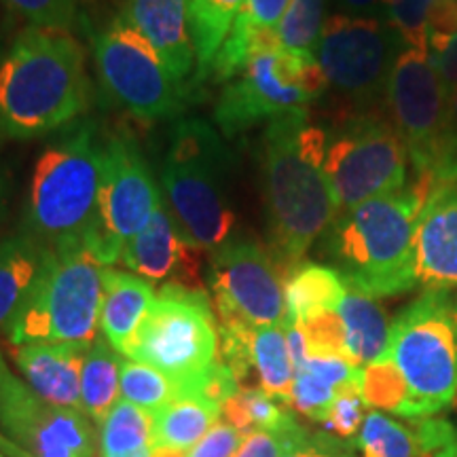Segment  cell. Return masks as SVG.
<instances>
[{
	"mask_svg": "<svg viewBox=\"0 0 457 457\" xmlns=\"http://www.w3.org/2000/svg\"><path fill=\"white\" fill-rule=\"evenodd\" d=\"M327 129L307 111L273 119L262 134V204L270 250L286 278L339 216L324 171Z\"/></svg>",
	"mask_w": 457,
	"mask_h": 457,
	"instance_id": "6da1fadb",
	"label": "cell"
},
{
	"mask_svg": "<svg viewBox=\"0 0 457 457\" xmlns=\"http://www.w3.org/2000/svg\"><path fill=\"white\" fill-rule=\"evenodd\" d=\"M85 54L68 32L28 26L0 60V138L34 140L89 108Z\"/></svg>",
	"mask_w": 457,
	"mask_h": 457,
	"instance_id": "7a4b0ae2",
	"label": "cell"
},
{
	"mask_svg": "<svg viewBox=\"0 0 457 457\" xmlns=\"http://www.w3.org/2000/svg\"><path fill=\"white\" fill-rule=\"evenodd\" d=\"M421 210L424 199L407 185L339 212L322 236V253L347 288L379 299L417 286L415 228Z\"/></svg>",
	"mask_w": 457,
	"mask_h": 457,
	"instance_id": "3957f363",
	"label": "cell"
},
{
	"mask_svg": "<svg viewBox=\"0 0 457 457\" xmlns=\"http://www.w3.org/2000/svg\"><path fill=\"white\" fill-rule=\"evenodd\" d=\"M104 145L96 123L74 125L45 148L34 165L24 208V233L49 248L83 245L102 185Z\"/></svg>",
	"mask_w": 457,
	"mask_h": 457,
	"instance_id": "277c9868",
	"label": "cell"
},
{
	"mask_svg": "<svg viewBox=\"0 0 457 457\" xmlns=\"http://www.w3.org/2000/svg\"><path fill=\"white\" fill-rule=\"evenodd\" d=\"M231 155L210 123L185 119L171 128L163 159V205L197 250L214 253L231 237L236 212L228 202Z\"/></svg>",
	"mask_w": 457,
	"mask_h": 457,
	"instance_id": "5b68a950",
	"label": "cell"
},
{
	"mask_svg": "<svg viewBox=\"0 0 457 457\" xmlns=\"http://www.w3.org/2000/svg\"><path fill=\"white\" fill-rule=\"evenodd\" d=\"M104 270L79 245L49 248L37 284L4 335L15 347L28 343L89 345L100 324Z\"/></svg>",
	"mask_w": 457,
	"mask_h": 457,
	"instance_id": "8992f818",
	"label": "cell"
},
{
	"mask_svg": "<svg viewBox=\"0 0 457 457\" xmlns=\"http://www.w3.org/2000/svg\"><path fill=\"white\" fill-rule=\"evenodd\" d=\"M386 356L409 387L407 420L430 417L457 396V299L426 290L398 313Z\"/></svg>",
	"mask_w": 457,
	"mask_h": 457,
	"instance_id": "52a82bcc",
	"label": "cell"
},
{
	"mask_svg": "<svg viewBox=\"0 0 457 457\" xmlns=\"http://www.w3.org/2000/svg\"><path fill=\"white\" fill-rule=\"evenodd\" d=\"M328 83L316 55L284 49L278 34L261 38L248 62L219 96L214 121L225 138L261 121L286 117L310 108L327 94Z\"/></svg>",
	"mask_w": 457,
	"mask_h": 457,
	"instance_id": "ba28073f",
	"label": "cell"
},
{
	"mask_svg": "<svg viewBox=\"0 0 457 457\" xmlns=\"http://www.w3.org/2000/svg\"><path fill=\"white\" fill-rule=\"evenodd\" d=\"M123 356L159 369L191 396L219 360V327L208 293L163 284Z\"/></svg>",
	"mask_w": 457,
	"mask_h": 457,
	"instance_id": "9c48e42d",
	"label": "cell"
},
{
	"mask_svg": "<svg viewBox=\"0 0 457 457\" xmlns=\"http://www.w3.org/2000/svg\"><path fill=\"white\" fill-rule=\"evenodd\" d=\"M324 171L339 212H345L407 187L409 151L387 114H345L333 129H327Z\"/></svg>",
	"mask_w": 457,
	"mask_h": 457,
	"instance_id": "30bf717a",
	"label": "cell"
},
{
	"mask_svg": "<svg viewBox=\"0 0 457 457\" xmlns=\"http://www.w3.org/2000/svg\"><path fill=\"white\" fill-rule=\"evenodd\" d=\"M398 34L384 17L333 13L327 17L316 60L328 87L350 112L377 111L392 66L403 51Z\"/></svg>",
	"mask_w": 457,
	"mask_h": 457,
	"instance_id": "8fae6325",
	"label": "cell"
},
{
	"mask_svg": "<svg viewBox=\"0 0 457 457\" xmlns=\"http://www.w3.org/2000/svg\"><path fill=\"white\" fill-rule=\"evenodd\" d=\"M162 205L159 187L153 179L138 142L119 131L104 142L98 208L83 248L102 265L121 261L125 244L138 236Z\"/></svg>",
	"mask_w": 457,
	"mask_h": 457,
	"instance_id": "7c38bea8",
	"label": "cell"
},
{
	"mask_svg": "<svg viewBox=\"0 0 457 457\" xmlns=\"http://www.w3.org/2000/svg\"><path fill=\"white\" fill-rule=\"evenodd\" d=\"M102 87L111 98L145 121H162L185 111V89L163 66L142 34L121 17L91 37Z\"/></svg>",
	"mask_w": 457,
	"mask_h": 457,
	"instance_id": "4fadbf2b",
	"label": "cell"
},
{
	"mask_svg": "<svg viewBox=\"0 0 457 457\" xmlns=\"http://www.w3.org/2000/svg\"><path fill=\"white\" fill-rule=\"evenodd\" d=\"M219 324L282 327L286 322V273L270 248L254 237H233L208 262Z\"/></svg>",
	"mask_w": 457,
	"mask_h": 457,
	"instance_id": "5bb4252c",
	"label": "cell"
},
{
	"mask_svg": "<svg viewBox=\"0 0 457 457\" xmlns=\"http://www.w3.org/2000/svg\"><path fill=\"white\" fill-rule=\"evenodd\" d=\"M94 421L54 407L11 373L0 356V451L11 457H96Z\"/></svg>",
	"mask_w": 457,
	"mask_h": 457,
	"instance_id": "9a60e30c",
	"label": "cell"
},
{
	"mask_svg": "<svg viewBox=\"0 0 457 457\" xmlns=\"http://www.w3.org/2000/svg\"><path fill=\"white\" fill-rule=\"evenodd\" d=\"M199 253L202 250L187 242L162 202L146 227L125 244L121 262L148 282L204 290L199 282Z\"/></svg>",
	"mask_w": 457,
	"mask_h": 457,
	"instance_id": "2e32d148",
	"label": "cell"
},
{
	"mask_svg": "<svg viewBox=\"0 0 457 457\" xmlns=\"http://www.w3.org/2000/svg\"><path fill=\"white\" fill-rule=\"evenodd\" d=\"M415 278L426 290H457V182L436 188L421 210Z\"/></svg>",
	"mask_w": 457,
	"mask_h": 457,
	"instance_id": "e0dca14e",
	"label": "cell"
},
{
	"mask_svg": "<svg viewBox=\"0 0 457 457\" xmlns=\"http://www.w3.org/2000/svg\"><path fill=\"white\" fill-rule=\"evenodd\" d=\"M83 343H28L15 347V367L26 386L54 407L83 411L81 375L85 353Z\"/></svg>",
	"mask_w": 457,
	"mask_h": 457,
	"instance_id": "ac0fdd59",
	"label": "cell"
},
{
	"mask_svg": "<svg viewBox=\"0 0 457 457\" xmlns=\"http://www.w3.org/2000/svg\"><path fill=\"white\" fill-rule=\"evenodd\" d=\"M119 17L153 45L174 81L182 85L195 66L188 0H128Z\"/></svg>",
	"mask_w": 457,
	"mask_h": 457,
	"instance_id": "d6986e66",
	"label": "cell"
},
{
	"mask_svg": "<svg viewBox=\"0 0 457 457\" xmlns=\"http://www.w3.org/2000/svg\"><path fill=\"white\" fill-rule=\"evenodd\" d=\"M155 290L148 279L136 273L104 270V299H102L100 328L104 339L119 353L125 352L136 328L155 301Z\"/></svg>",
	"mask_w": 457,
	"mask_h": 457,
	"instance_id": "ffe728a7",
	"label": "cell"
},
{
	"mask_svg": "<svg viewBox=\"0 0 457 457\" xmlns=\"http://www.w3.org/2000/svg\"><path fill=\"white\" fill-rule=\"evenodd\" d=\"M290 0H244L242 9L216 54L210 77L216 83H228L242 71L250 54L267 34L276 32Z\"/></svg>",
	"mask_w": 457,
	"mask_h": 457,
	"instance_id": "44dd1931",
	"label": "cell"
},
{
	"mask_svg": "<svg viewBox=\"0 0 457 457\" xmlns=\"http://www.w3.org/2000/svg\"><path fill=\"white\" fill-rule=\"evenodd\" d=\"M49 245L28 233L0 242V330H7L37 284L47 259Z\"/></svg>",
	"mask_w": 457,
	"mask_h": 457,
	"instance_id": "7402d4cb",
	"label": "cell"
},
{
	"mask_svg": "<svg viewBox=\"0 0 457 457\" xmlns=\"http://www.w3.org/2000/svg\"><path fill=\"white\" fill-rule=\"evenodd\" d=\"M337 312L345 327L347 362L356 369H364L367 364L386 356L390 324L377 299L347 288V295L343 296Z\"/></svg>",
	"mask_w": 457,
	"mask_h": 457,
	"instance_id": "603a6c76",
	"label": "cell"
},
{
	"mask_svg": "<svg viewBox=\"0 0 457 457\" xmlns=\"http://www.w3.org/2000/svg\"><path fill=\"white\" fill-rule=\"evenodd\" d=\"M345 295L347 286L335 267L301 261L286 278V322L301 324L320 312L339 310Z\"/></svg>",
	"mask_w": 457,
	"mask_h": 457,
	"instance_id": "cb8c5ba5",
	"label": "cell"
},
{
	"mask_svg": "<svg viewBox=\"0 0 457 457\" xmlns=\"http://www.w3.org/2000/svg\"><path fill=\"white\" fill-rule=\"evenodd\" d=\"M360 370L343 358L310 356L301 369L295 370L290 407L307 415L313 421H322L343 386L356 379Z\"/></svg>",
	"mask_w": 457,
	"mask_h": 457,
	"instance_id": "d4e9b609",
	"label": "cell"
},
{
	"mask_svg": "<svg viewBox=\"0 0 457 457\" xmlns=\"http://www.w3.org/2000/svg\"><path fill=\"white\" fill-rule=\"evenodd\" d=\"M250 369L253 386L290 407V394L295 384V364L290 358L286 328L261 327L250 330Z\"/></svg>",
	"mask_w": 457,
	"mask_h": 457,
	"instance_id": "484cf974",
	"label": "cell"
},
{
	"mask_svg": "<svg viewBox=\"0 0 457 457\" xmlns=\"http://www.w3.org/2000/svg\"><path fill=\"white\" fill-rule=\"evenodd\" d=\"M123 358L106 339H94L85 353L81 407L96 426L104 424L121 392Z\"/></svg>",
	"mask_w": 457,
	"mask_h": 457,
	"instance_id": "4316f807",
	"label": "cell"
},
{
	"mask_svg": "<svg viewBox=\"0 0 457 457\" xmlns=\"http://www.w3.org/2000/svg\"><path fill=\"white\" fill-rule=\"evenodd\" d=\"M222 409L202 396H180L168 407L153 413V447L168 445L188 451L202 441L216 421Z\"/></svg>",
	"mask_w": 457,
	"mask_h": 457,
	"instance_id": "83f0119b",
	"label": "cell"
},
{
	"mask_svg": "<svg viewBox=\"0 0 457 457\" xmlns=\"http://www.w3.org/2000/svg\"><path fill=\"white\" fill-rule=\"evenodd\" d=\"M244 0H188V32L195 49V81H205Z\"/></svg>",
	"mask_w": 457,
	"mask_h": 457,
	"instance_id": "f1b7e54d",
	"label": "cell"
},
{
	"mask_svg": "<svg viewBox=\"0 0 457 457\" xmlns=\"http://www.w3.org/2000/svg\"><path fill=\"white\" fill-rule=\"evenodd\" d=\"M153 413L119 398L100 426V457H151Z\"/></svg>",
	"mask_w": 457,
	"mask_h": 457,
	"instance_id": "f546056e",
	"label": "cell"
},
{
	"mask_svg": "<svg viewBox=\"0 0 457 457\" xmlns=\"http://www.w3.org/2000/svg\"><path fill=\"white\" fill-rule=\"evenodd\" d=\"M222 415L242 436L254 430L282 432L296 424L286 404L256 387H239L225 403Z\"/></svg>",
	"mask_w": 457,
	"mask_h": 457,
	"instance_id": "4dcf8cb0",
	"label": "cell"
},
{
	"mask_svg": "<svg viewBox=\"0 0 457 457\" xmlns=\"http://www.w3.org/2000/svg\"><path fill=\"white\" fill-rule=\"evenodd\" d=\"M187 396L185 386L171 379L151 364L123 360L121 364V398L129 400L136 407L157 413L176 398Z\"/></svg>",
	"mask_w": 457,
	"mask_h": 457,
	"instance_id": "1f68e13d",
	"label": "cell"
},
{
	"mask_svg": "<svg viewBox=\"0 0 457 457\" xmlns=\"http://www.w3.org/2000/svg\"><path fill=\"white\" fill-rule=\"evenodd\" d=\"M327 24V0H290L276 28L278 41L295 54L316 55Z\"/></svg>",
	"mask_w": 457,
	"mask_h": 457,
	"instance_id": "d6a6232c",
	"label": "cell"
},
{
	"mask_svg": "<svg viewBox=\"0 0 457 457\" xmlns=\"http://www.w3.org/2000/svg\"><path fill=\"white\" fill-rule=\"evenodd\" d=\"M360 390L369 407L384 409L400 417L407 415L409 387L387 356L367 364L360 375Z\"/></svg>",
	"mask_w": 457,
	"mask_h": 457,
	"instance_id": "836d02e7",
	"label": "cell"
},
{
	"mask_svg": "<svg viewBox=\"0 0 457 457\" xmlns=\"http://www.w3.org/2000/svg\"><path fill=\"white\" fill-rule=\"evenodd\" d=\"M356 443L362 457H417L409 426L398 424L379 411H370L364 417Z\"/></svg>",
	"mask_w": 457,
	"mask_h": 457,
	"instance_id": "e575fe53",
	"label": "cell"
},
{
	"mask_svg": "<svg viewBox=\"0 0 457 457\" xmlns=\"http://www.w3.org/2000/svg\"><path fill=\"white\" fill-rule=\"evenodd\" d=\"M434 0H386L384 20L398 34L404 49L428 51V11Z\"/></svg>",
	"mask_w": 457,
	"mask_h": 457,
	"instance_id": "d590c367",
	"label": "cell"
},
{
	"mask_svg": "<svg viewBox=\"0 0 457 457\" xmlns=\"http://www.w3.org/2000/svg\"><path fill=\"white\" fill-rule=\"evenodd\" d=\"M360 375H362V370H360ZM360 375L337 392L322 420L327 430L341 441H350L356 436L364 421V404L367 403H364L362 390H360Z\"/></svg>",
	"mask_w": 457,
	"mask_h": 457,
	"instance_id": "8d00e7d4",
	"label": "cell"
},
{
	"mask_svg": "<svg viewBox=\"0 0 457 457\" xmlns=\"http://www.w3.org/2000/svg\"><path fill=\"white\" fill-rule=\"evenodd\" d=\"M296 327L305 335L310 356L347 360L345 327H343V320L337 310L320 312Z\"/></svg>",
	"mask_w": 457,
	"mask_h": 457,
	"instance_id": "74e56055",
	"label": "cell"
},
{
	"mask_svg": "<svg viewBox=\"0 0 457 457\" xmlns=\"http://www.w3.org/2000/svg\"><path fill=\"white\" fill-rule=\"evenodd\" d=\"M32 28L68 32L77 21V0H3Z\"/></svg>",
	"mask_w": 457,
	"mask_h": 457,
	"instance_id": "f35d334b",
	"label": "cell"
},
{
	"mask_svg": "<svg viewBox=\"0 0 457 457\" xmlns=\"http://www.w3.org/2000/svg\"><path fill=\"white\" fill-rule=\"evenodd\" d=\"M417 457H457V430L449 421L434 417L409 420Z\"/></svg>",
	"mask_w": 457,
	"mask_h": 457,
	"instance_id": "ab89813d",
	"label": "cell"
},
{
	"mask_svg": "<svg viewBox=\"0 0 457 457\" xmlns=\"http://www.w3.org/2000/svg\"><path fill=\"white\" fill-rule=\"evenodd\" d=\"M303 432L305 430H303L299 424H295L293 428L282 432L254 430L245 434L237 453L233 457H282L286 453V449H288Z\"/></svg>",
	"mask_w": 457,
	"mask_h": 457,
	"instance_id": "60d3db41",
	"label": "cell"
},
{
	"mask_svg": "<svg viewBox=\"0 0 457 457\" xmlns=\"http://www.w3.org/2000/svg\"><path fill=\"white\" fill-rule=\"evenodd\" d=\"M457 37V0H434L428 11V45L430 55L441 54Z\"/></svg>",
	"mask_w": 457,
	"mask_h": 457,
	"instance_id": "b9f144b4",
	"label": "cell"
},
{
	"mask_svg": "<svg viewBox=\"0 0 457 457\" xmlns=\"http://www.w3.org/2000/svg\"><path fill=\"white\" fill-rule=\"evenodd\" d=\"M244 436L228 421H216L210 432L195 447L188 449L187 457H233L237 453Z\"/></svg>",
	"mask_w": 457,
	"mask_h": 457,
	"instance_id": "7bdbcfd3",
	"label": "cell"
},
{
	"mask_svg": "<svg viewBox=\"0 0 457 457\" xmlns=\"http://www.w3.org/2000/svg\"><path fill=\"white\" fill-rule=\"evenodd\" d=\"M282 457H350L335 441L327 436H312L303 432L296 441L286 449Z\"/></svg>",
	"mask_w": 457,
	"mask_h": 457,
	"instance_id": "ee69618b",
	"label": "cell"
},
{
	"mask_svg": "<svg viewBox=\"0 0 457 457\" xmlns=\"http://www.w3.org/2000/svg\"><path fill=\"white\" fill-rule=\"evenodd\" d=\"M436 71L441 74L445 87L449 91L457 87V37L445 47L441 54L432 55Z\"/></svg>",
	"mask_w": 457,
	"mask_h": 457,
	"instance_id": "f6af8a7d",
	"label": "cell"
},
{
	"mask_svg": "<svg viewBox=\"0 0 457 457\" xmlns=\"http://www.w3.org/2000/svg\"><path fill=\"white\" fill-rule=\"evenodd\" d=\"M445 153L451 163L457 165V87L449 91L447 129H445Z\"/></svg>",
	"mask_w": 457,
	"mask_h": 457,
	"instance_id": "bcb514c9",
	"label": "cell"
},
{
	"mask_svg": "<svg viewBox=\"0 0 457 457\" xmlns=\"http://www.w3.org/2000/svg\"><path fill=\"white\" fill-rule=\"evenodd\" d=\"M339 13L364 15V17H384L386 0H335Z\"/></svg>",
	"mask_w": 457,
	"mask_h": 457,
	"instance_id": "7dc6e473",
	"label": "cell"
},
{
	"mask_svg": "<svg viewBox=\"0 0 457 457\" xmlns=\"http://www.w3.org/2000/svg\"><path fill=\"white\" fill-rule=\"evenodd\" d=\"M188 451L179 447H168V445H155L151 449V457H187Z\"/></svg>",
	"mask_w": 457,
	"mask_h": 457,
	"instance_id": "c3c4849f",
	"label": "cell"
},
{
	"mask_svg": "<svg viewBox=\"0 0 457 457\" xmlns=\"http://www.w3.org/2000/svg\"><path fill=\"white\" fill-rule=\"evenodd\" d=\"M7 195H9V180L7 176L0 171V216H3L4 205H7Z\"/></svg>",
	"mask_w": 457,
	"mask_h": 457,
	"instance_id": "681fc988",
	"label": "cell"
},
{
	"mask_svg": "<svg viewBox=\"0 0 457 457\" xmlns=\"http://www.w3.org/2000/svg\"><path fill=\"white\" fill-rule=\"evenodd\" d=\"M0 457H4V455H3V451H0Z\"/></svg>",
	"mask_w": 457,
	"mask_h": 457,
	"instance_id": "f907efd6",
	"label": "cell"
}]
</instances>
